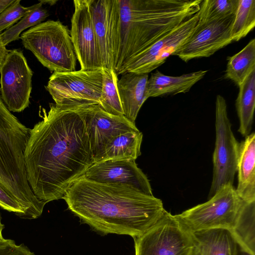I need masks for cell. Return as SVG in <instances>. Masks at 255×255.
<instances>
[{"label": "cell", "instance_id": "6da1fadb", "mask_svg": "<svg viewBox=\"0 0 255 255\" xmlns=\"http://www.w3.org/2000/svg\"><path fill=\"white\" fill-rule=\"evenodd\" d=\"M42 113V120L30 129L24 161L33 193L47 203L63 198L94 160L84 121L75 109L50 103Z\"/></svg>", "mask_w": 255, "mask_h": 255}, {"label": "cell", "instance_id": "7a4b0ae2", "mask_svg": "<svg viewBox=\"0 0 255 255\" xmlns=\"http://www.w3.org/2000/svg\"><path fill=\"white\" fill-rule=\"evenodd\" d=\"M63 199L70 211L103 235L139 236L156 224L166 211L162 201L131 186L100 183L84 175L66 191Z\"/></svg>", "mask_w": 255, "mask_h": 255}, {"label": "cell", "instance_id": "3957f363", "mask_svg": "<svg viewBox=\"0 0 255 255\" xmlns=\"http://www.w3.org/2000/svg\"><path fill=\"white\" fill-rule=\"evenodd\" d=\"M202 0H119L120 33L115 71L199 10Z\"/></svg>", "mask_w": 255, "mask_h": 255}, {"label": "cell", "instance_id": "277c9868", "mask_svg": "<svg viewBox=\"0 0 255 255\" xmlns=\"http://www.w3.org/2000/svg\"><path fill=\"white\" fill-rule=\"evenodd\" d=\"M29 130L8 110L0 96V184L27 216L37 213L44 205L27 180L24 152Z\"/></svg>", "mask_w": 255, "mask_h": 255}, {"label": "cell", "instance_id": "5b68a950", "mask_svg": "<svg viewBox=\"0 0 255 255\" xmlns=\"http://www.w3.org/2000/svg\"><path fill=\"white\" fill-rule=\"evenodd\" d=\"M20 38L25 48L50 71L76 70L77 59L70 30L60 21L41 22L23 32Z\"/></svg>", "mask_w": 255, "mask_h": 255}, {"label": "cell", "instance_id": "8992f818", "mask_svg": "<svg viewBox=\"0 0 255 255\" xmlns=\"http://www.w3.org/2000/svg\"><path fill=\"white\" fill-rule=\"evenodd\" d=\"M243 203L233 185L228 183L222 186L207 202L175 216L191 233L214 229L231 231Z\"/></svg>", "mask_w": 255, "mask_h": 255}, {"label": "cell", "instance_id": "52a82bcc", "mask_svg": "<svg viewBox=\"0 0 255 255\" xmlns=\"http://www.w3.org/2000/svg\"><path fill=\"white\" fill-rule=\"evenodd\" d=\"M102 69L53 72L45 88L63 109L99 104L102 88Z\"/></svg>", "mask_w": 255, "mask_h": 255}, {"label": "cell", "instance_id": "ba28073f", "mask_svg": "<svg viewBox=\"0 0 255 255\" xmlns=\"http://www.w3.org/2000/svg\"><path fill=\"white\" fill-rule=\"evenodd\" d=\"M133 239L135 255H195L192 233L167 211L156 224Z\"/></svg>", "mask_w": 255, "mask_h": 255}, {"label": "cell", "instance_id": "9c48e42d", "mask_svg": "<svg viewBox=\"0 0 255 255\" xmlns=\"http://www.w3.org/2000/svg\"><path fill=\"white\" fill-rule=\"evenodd\" d=\"M215 131L213 178L208 199L223 185H233L239 155L240 143L232 129L226 101L220 95L215 102Z\"/></svg>", "mask_w": 255, "mask_h": 255}, {"label": "cell", "instance_id": "30bf717a", "mask_svg": "<svg viewBox=\"0 0 255 255\" xmlns=\"http://www.w3.org/2000/svg\"><path fill=\"white\" fill-rule=\"evenodd\" d=\"M198 21L197 12L129 60L117 75L126 72L141 74L152 72L186 42L195 31Z\"/></svg>", "mask_w": 255, "mask_h": 255}, {"label": "cell", "instance_id": "8fae6325", "mask_svg": "<svg viewBox=\"0 0 255 255\" xmlns=\"http://www.w3.org/2000/svg\"><path fill=\"white\" fill-rule=\"evenodd\" d=\"M1 98L10 112L29 106L33 72L21 50H9L0 68Z\"/></svg>", "mask_w": 255, "mask_h": 255}, {"label": "cell", "instance_id": "7c38bea8", "mask_svg": "<svg viewBox=\"0 0 255 255\" xmlns=\"http://www.w3.org/2000/svg\"><path fill=\"white\" fill-rule=\"evenodd\" d=\"M82 118L88 137L94 163L101 161L108 143L115 136L139 130L124 115L115 116L99 104L75 109Z\"/></svg>", "mask_w": 255, "mask_h": 255}, {"label": "cell", "instance_id": "4fadbf2b", "mask_svg": "<svg viewBox=\"0 0 255 255\" xmlns=\"http://www.w3.org/2000/svg\"><path fill=\"white\" fill-rule=\"evenodd\" d=\"M103 68L115 71L120 33L119 0H88Z\"/></svg>", "mask_w": 255, "mask_h": 255}, {"label": "cell", "instance_id": "5bb4252c", "mask_svg": "<svg viewBox=\"0 0 255 255\" xmlns=\"http://www.w3.org/2000/svg\"><path fill=\"white\" fill-rule=\"evenodd\" d=\"M70 36L83 70L103 68L99 43L88 0H74Z\"/></svg>", "mask_w": 255, "mask_h": 255}, {"label": "cell", "instance_id": "9a60e30c", "mask_svg": "<svg viewBox=\"0 0 255 255\" xmlns=\"http://www.w3.org/2000/svg\"><path fill=\"white\" fill-rule=\"evenodd\" d=\"M234 16L204 23L198 21L193 34L173 55L188 62L209 57L233 42L230 30Z\"/></svg>", "mask_w": 255, "mask_h": 255}, {"label": "cell", "instance_id": "2e32d148", "mask_svg": "<svg viewBox=\"0 0 255 255\" xmlns=\"http://www.w3.org/2000/svg\"><path fill=\"white\" fill-rule=\"evenodd\" d=\"M135 160L109 159L96 162L84 176L95 182L127 185L144 194L153 195L149 180Z\"/></svg>", "mask_w": 255, "mask_h": 255}, {"label": "cell", "instance_id": "e0dca14e", "mask_svg": "<svg viewBox=\"0 0 255 255\" xmlns=\"http://www.w3.org/2000/svg\"><path fill=\"white\" fill-rule=\"evenodd\" d=\"M148 74L126 72L118 80L117 86L123 115L135 123L138 112L148 99L146 95Z\"/></svg>", "mask_w": 255, "mask_h": 255}, {"label": "cell", "instance_id": "ac0fdd59", "mask_svg": "<svg viewBox=\"0 0 255 255\" xmlns=\"http://www.w3.org/2000/svg\"><path fill=\"white\" fill-rule=\"evenodd\" d=\"M237 194L244 202L255 201V133L251 132L240 143Z\"/></svg>", "mask_w": 255, "mask_h": 255}, {"label": "cell", "instance_id": "d6986e66", "mask_svg": "<svg viewBox=\"0 0 255 255\" xmlns=\"http://www.w3.org/2000/svg\"><path fill=\"white\" fill-rule=\"evenodd\" d=\"M199 70L180 76L165 75L156 70L148 79L146 95L147 98L188 92L207 73Z\"/></svg>", "mask_w": 255, "mask_h": 255}, {"label": "cell", "instance_id": "ffe728a7", "mask_svg": "<svg viewBox=\"0 0 255 255\" xmlns=\"http://www.w3.org/2000/svg\"><path fill=\"white\" fill-rule=\"evenodd\" d=\"M192 233L201 255H236L238 243L229 230L214 229Z\"/></svg>", "mask_w": 255, "mask_h": 255}, {"label": "cell", "instance_id": "44dd1931", "mask_svg": "<svg viewBox=\"0 0 255 255\" xmlns=\"http://www.w3.org/2000/svg\"><path fill=\"white\" fill-rule=\"evenodd\" d=\"M236 108L239 120L238 131L244 137L251 133L255 108V70L239 86Z\"/></svg>", "mask_w": 255, "mask_h": 255}, {"label": "cell", "instance_id": "7402d4cb", "mask_svg": "<svg viewBox=\"0 0 255 255\" xmlns=\"http://www.w3.org/2000/svg\"><path fill=\"white\" fill-rule=\"evenodd\" d=\"M142 137L139 130L127 132L115 136L107 144L100 161L109 159L135 160L141 155Z\"/></svg>", "mask_w": 255, "mask_h": 255}, {"label": "cell", "instance_id": "603a6c76", "mask_svg": "<svg viewBox=\"0 0 255 255\" xmlns=\"http://www.w3.org/2000/svg\"><path fill=\"white\" fill-rule=\"evenodd\" d=\"M231 232L239 246L255 255V201H243Z\"/></svg>", "mask_w": 255, "mask_h": 255}, {"label": "cell", "instance_id": "cb8c5ba5", "mask_svg": "<svg viewBox=\"0 0 255 255\" xmlns=\"http://www.w3.org/2000/svg\"><path fill=\"white\" fill-rule=\"evenodd\" d=\"M225 77L238 87L255 70V39L236 54L228 57Z\"/></svg>", "mask_w": 255, "mask_h": 255}, {"label": "cell", "instance_id": "d4e9b609", "mask_svg": "<svg viewBox=\"0 0 255 255\" xmlns=\"http://www.w3.org/2000/svg\"><path fill=\"white\" fill-rule=\"evenodd\" d=\"M103 81L99 105L108 113L123 115L117 83L118 75L112 69L102 68Z\"/></svg>", "mask_w": 255, "mask_h": 255}, {"label": "cell", "instance_id": "484cf974", "mask_svg": "<svg viewBox=\"0 0 255 255\" xmlns=\"http://www.w3.org/2000/svg\"><path fill=\"white\" fill-rule=\"evenodd\" d=\"M43 4L40 0L29 6L25 14L17 23L1 33V39L5 46L11 42L19 39L20 34L24 30L41 23L49 16L48 11L43 7Z\"/></svg>", "mask_w": 255, "mask_h": 255}, {"label": "cell", "instance_id": "4316f807", "mask_svg": "<svg viewBox=\"0 0 255 255\" xmlns=\"http://www.w3.org/2000/svg\"><path fill=\"white\" fill-rule=\"evenodd\" d=\"M255 26V0H239L238 5L230 30L234 41L245 37Z\"/></svg>", "mask_w": 255, "mask_h": 255}, {"label": "cell", "instance_id": "83f0119b", "mask_svg": "<svg viewBox=\"0 0 255 255\" xmlns=\"http://www.w3.org/2000/svg\"><path fill=\"white\" fill-rule=\"evenodd\" d=\"M239 0H204L198 11V22L204 23L225 18L235 14Z\"/></svg>", "mask_w": 255, "mask_h": 255}, {"label": "cell", "instance_id": "f1b7e54d", "mask_svg": "<svg viewBox=\"0 0 255 255\" xmlns=\"http://www.w3.org/2000/svg\"><path fill=\"white\" fill-rule=\"evenodd\" d=\"M20 0H14L0 14V33L13 25L25 14L28 7L20 4Z\"/></svg>", "mask_w": 255, "mask_h": 255}, {"label": "cell", "instance_id": "f546056e", "mask_svg": "<svg viewBox=\"0 0 255 255\" xmlns=\"http://www.w3.org/2000/svg\"><path fill=\"white\" fill-rule=\"evenodd\" d=\"M0 207L3 210L14 213L23 219L24 212L19 203L0 184Z\"/></svg>", "mask_w": 255, "mask_h": 255}, {"label": "cell", "instance_id": "4dcf8cb0", "mask_svg": "<svg viewBox=\"0 0 255 255\" xmlns=\"http://www.w3.org/2000/svg\"><path fill=\"white\" fill-rule=\"evenodd\" d=\"M0 255H35L23 244L16 245L10 239L6 240L0 245Z\"/></svg>", "mask_w": 255, "mask_h": 255}, {"label": "cell", "instance_id": "1f68e13d", "mask_svg": "<svg viewBox=\"0 0 255 255\" xmlns=\"http://www.w3.org/2000/svg\"><path fill=\"white\" fill-rule=\"evenodd\" d=\"M0 34L1 33H0V68L5 59L6 54L9 51V50L6 48L5 46L2 42Z\"/></svg>", "mask_w": 255, "mask_h": 255}, {"label": "cell", "instance_id": "d6a6232c", "mask_svg": "<svg viewBox=\"0 0 255 255\" xmlns=\"http://www.w3.org/2000/svg\"><path fill=\"white\" fill-rule=\"evenodd\" d=\"M14 0H0V14Z\"/></svg>", "mask_w": 255, "mask_h": 255}, {"label": "cell", "instance_id": "836d02e7", "mask_svg": "<svg viewBox=\"0 0 255 255\" xmlns=\"http://www.w3.org/2000/svg\"><path fill=\"white\" fill-rule=\"evenodd\" d=\"M236 255H254L238 244Z\"/></svg>", "mask_w": 255, "mask_h": 255}, {"label": "cell", "instance_id": "e575fe53", "mask_svg": "<svg viewBox=\"0 0 255 255\" xmlns=\"http://www.w3.org/2000/svg\"><path fill=\"white\" fill-rule=\"evenodd\" d=\"M4 228V225L1 222V216L0 214V245L3 243L6 239L3 237L2 232Z\"/></svg>", "mask_w": 255, "mask_h": 255}, {"label": "cell", "instance_id": "d590c367", "mask_svg": "<svg viewBox=\"0 0 255 255\" xmlns=\"http://www.w3.org/2000/svg\"><path fill=\"white\" fill-rule=\"evenodd\" d=\"M41 1L43 4L44 3H48L50 5H53L57 2L56 0H41Z\"/></svg>", "mask_w": 255, "mask_h": 255}, {"label": "cell", "instance_id": "8d00e7d4", "mask_svg": "<svg viewBox=\"0 0 255 255\" xmlns=\"http://www.w3.org/2000/svg\"><path fill=\"white\" fill-rule=\"evenodd\" d=\"M195 255H201V253L198 247H197V245H196V249H195Z\"/></svg>", "mask_w": 255, "mask_h": 255}]
</instances>
